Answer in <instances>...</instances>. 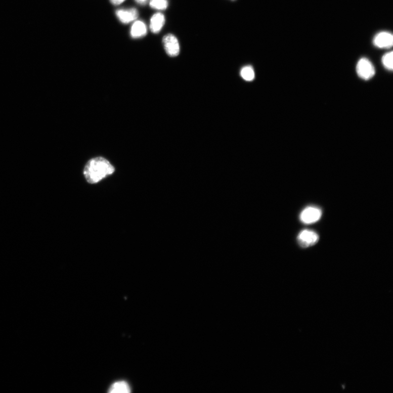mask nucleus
I'll list each match as a JSON object with an SVG mask.
<instances>
[{
    "mask_svg": "<svg viewBox=\"0 0 393 393\" xmlns=\"http://www.w3.org/2000/svg\"><path fill=\"white\" fill-rule=\"evenodd\" d=\"M114 171L113 165L106 158L99 157L93 158L87 163L84 175L89 183L96 184L112 174Z\"/></svg>",
    "mask_w": 393,
    "mask_h": 393,
    "instance_id": "f257e3e1",
    "label": "nucleus"
},
{
    "mask_svg": "<svg viewBox=\"0 0 393 393\" xmlns=\"http://www.w3.org/2000/svg\"><path fill=\"white\" fill-rule=\"evenodd\" d=\"M356 71L358 76L364 80H369L374 77L375 67L366 58H362L358 62Z\"/></svg>",
    "mask_w": 393,
    "mask_h": 393,
    "instance_id": "f03ea898",
    "label": "nucleus"
},
{
    "mask_svg": "<svg viewBox=\"0 0 393 393\" xmlns=\"http://www.w3.org/2000/svg\"><path fill=\"white\" fill-rule=\"evenodd\" d=\"M163 44L165 52L171 57H176L180 53V45L177 38L172 34H168L163 38Z\"/></svg>",
    "mask_w": 393,
    "mask_h": 393,
    "instance_id": "7ed1b4c3",
    "label": "nucleus"
},
{
    "mask_svg": "<svg viewBox=\"0 0 393 393\" xmlns=\"http://www.w3.org/2000/svg\"><path fill=\"white\" fill-rule=\"evenodd\" d=\"M322 214V210L319 208L308 206L300 213V219L303 223L311 224L318 222Z\"/></svg>",
    "mask_w": 393,
    "mask_h": 393,
    "instance_id": "20e7f679",
    "label": "nucleus"
},
{
    "mask_svg": "<svg viewBox=\"0 0 393 393\" xmlns=\"http://www.w3.org/2000/svg\"><path fill=\"white\" fill-rule=\"evenodd\" d=\"M319 240V236L316 232L310 230L301 231L298 237V242L303 248H307L316 244Z\"/></svg>",
    "mask_w": 393,
    "mask_h": 393,
    "instance_id": "39448f33",
    "label": "nucleus"
},
{
    "mask_svg": "<svg viewBox=\"0 0 393 393\" xmlns=\"http://www.w3.org/2000/svg\"><path fill=\"white\" fill-rule=\"evenodd\" d=\"M373 43L379 48H390L393 44L392 34L385 31L378 33L374 37Z\"/></svg>",
    "mask_w": 393,
    "mask_h": 393,
    "instance_id": "423d86ee",
    "label": "nucleus"
},
{
    "mask_svg": "<svg viewBox=\"0 0 393 393\" xmlns=\"http://www.w3.org/2000/svg\"><path fill=\"white\" fill-rule=\"evenodd\" d=\"M116 15L122 23L128 24L137 19L139 13L136 9L119 10L116 11Z\"/></svg>",
    "mask_w": 393,
    "mask_h": 393,
    "instance_id": "0eeeda50",
    "label": "nucleus"
},
{
    "mask_svg": "<svg viewBox=\"0 0 393 393\" xmlns=\"http://www.w3.org/2000/svg\"><path fill=\"white\" fill-rule=\"evenodd\" d=\"M165 17L163 14L157 13L151 17L150 20V29L154 33L160 32L165 24Z\"/></svg>",
    "mask_w": 393,
    "mask_h": 393,
    "instance_id": "6e6552de",
    "label": "nucleus"
},
{
    "mask_svg": "<svg viewBox=\"0 0 393 393\" xmlns=\"http://www.w3.org/2000/svg\"><path fill=\"white\" fill-rule=\"evenodd\" d=\"M147 33V27L143 22L138 20L135 22L130 29V36L133 38H140L144 37Z\"/></svg>",
    "mask_w": 393,
    "mask_h": 393,
    "instance_id": "1a4fd4ad",
    "label": "nucleus"
},
{
    "mask_svg": "<svg viewBox=\"0 0 393 393\" xmlns=\"http://www.w3.org/2000/svg\"><path fill=\"white\" fill-rule=\"evenodd\" d=\"M131 391L129 384L126 381H121L113 383L109 389L111 393H128Z\"/></svg>",
    "mask_w": 393,
    "mask_h": 393,
    "instance_id": "9d476101",
    "label": "nucleus"
},
{
    "mask_svg": "<svg viewBox=\"0 0 393 393\" xmlns=\"http://www.w3.org/2000/svg\"><path fill=\"white\" fill-rule=\"evenodd\" d=\"M240 75L245 80L250 81L255 77V74L253 68L250 66H247L241 69Z\"/></svg>",
    "mask_w": 393,
    "mask_h": 393,
    "instance_id": "9b49d317",
    "label": "nucleus"
},
{
    "mask_svg": "<svg viewBox=\"0 0 393 393\" xmlns=\"http://www.w3.org/2000/svg\"><path fill=\"white\" fill-rule=\"evenodd\" d=\"M150 6L151 8L158 10H164L167 8V0H150Z\"/></svg>",
    "mask_w": 393,
    "mask_h": 393,
    "instance_id": "f8f14e48",
    "label": "nucleus"
},
{
    "mask_svg": "<svg viewBox=\"0 0 393 393\" xmlns=\"http://www.w3.org/2000/svg\"><path fill=\"white\" fill-rule=\"evenodd\" d=\"M392 52H388L383 55L382 59V63L384 67L389 71L392 70Z\"/></svg>",
    "mask_w": 393,
    "mask_h": 393,
    "instance_id": "ddd939ff",
    "label": "nucleus"
},
{
    "mask_svg": "<svg viewBox=\"0 0 393 393\" xmlns=\"http://www.w3.org/2000/svg\"><path fill=\"white\" fill-rule=\"evenodd\" d=\"M125 1V0H110V3L114 5H119Z\"/></svg>",
    "mask_w": 393,
    "mask_h": 393,
    "instance_id": "4468645a",
    "label": "nucleus"
},
{
    "mask_svg": "<svg viewBox=\"0 0 393 393\" xmlns=\"http://www.w3.org/2000/svg\"><path fill=\"white\" fill-rule=\"evenodd\" d=\"M136 2L141 5H146L147 0H136Z\"/></svg>",
    "mask_w": 393,
    "mask_h": 393,
    "instance_id": "2eb2a0df",
    "label": "nucleus"
}]
</instances>
